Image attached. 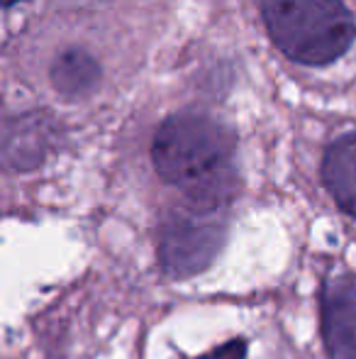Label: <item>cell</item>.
Masks as SVG:
<instances>
[{
  "mask_svg": "<svg viewBox=\"0 0 356 359\" xmlns=\"http://www.w3.org/2000/svg\"><path fill=\"white\" fill-rule=\"evenodd\" d=\"M227 205L185 198L164 215L159 259L173 279H188L215 262L227 237Z\"/></svg>",
  "mask_w": 356,
  "mask_h": 359,
  "instance_id": "obj_3",
  "label": "cell"
},
{
  "mask_svg": "<svg viewBox=\"0 0 356 359\" xmlns=\"http://www.w3.org/2000/svg\"><path fill=\"white\" fill-rule=\"evenodd\" d=\"M237 140L220 120L205 113H176L157 130L152 159L166 184L185 198L229 203L237 186Z\"/></svg>",
  "mask_w": 356,
  "mask_h": 359,
  "instance_id": "obj_1",
  "label": "cell"
},
{
  "mask_svg": "<svg viewBox=\"0 0 356 359\" xmlns=\"http://www.w3.org/2000/svg\"><path fill=\"white\" fill-rule=\"evenodd\" d=\"M322 176L339 208L356 217V133L344 135L329 147Z\"/></svg>",
  "mask_w": 356,
  "mask_h": 359,
  "instance_id": "obj_5",
  "label": "cell"
},
{
  "mask_svg": "<svg viewBox=\"0 0 356 359\" xmlns=\"http://www.w3.org/2000/svg\"><path fill=\"white\" fill-rule=\"evenodd\" d=\"M3 3H5V5H8V8H10V5H15V3H20V0H3Z\"/></svg>",
  "mask_w": 356,
  "mask_h": 359,
  "instance_id": "obj_8",
  "label": "cell"
},
{
  "mask_svg": "<svg viewBox=\"0 0 356 359\" xmlns=\"http://www.w3.org/2000/svg\"><path fill=\"white\" fill-rule=\"evenodd\" d=\"M322 330L329 359H356V281H329L322 296Z\"/></svg>",
  "mask_w": 356,
  "mask_h": 359,
  "instance_id": "obj_4",
  "label": "cell"
},
{
  "mask_svg": "<svg viewBox=\"0 0 356 359\" xmlns=\"http://www.w3.org/2000/svg\"><path fill=\"white\" fill-rule=\"evenodd\" d=\"M49 144L47 120L39 115L13 118L5 125V164L17 171L32 169L42 161Z\"/></svg>",
  "mask_w": 356,
  "mask_h": 359,
  "instance_id": "obj_6",
  "label": "cell"
},
{
  "mask_svg": "<svg viewBox=\"0 0 356 359\" xmlns=\"http://www.w3.org/2000/svg\"><path fill=\"white\" fill-rule=\"evenodd\" d=\"M273 44L288 59L325 67L349 52L356 25L339 0H262Z\"/></svg>",
  "mask_w": 356,
  "mask_h": 359,
  "instance_id": "obj_2",
  "label": "cell"
},
{
  "mask_svg": "<svg viewBox=\"0 0 356 359\" xmlns=\"http://www.w3.org/2000/svg\"><path fill=\"white\" fill-rule=\"evenodd\" d=\"M100 79V67L83 49H66L52 64V83L62 95L78 98L95 88Z\"/></svg>",
  "mask_w": 356,
  "mask_h": 359,
  "instance_id": "obj_7",
  "label": "cell"
}]
</instances>
